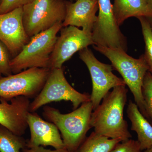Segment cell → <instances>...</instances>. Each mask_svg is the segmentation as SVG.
<instances>
[{"mask_svg":"<svg viewBox=\"0 0 152 152\" xmlns=\"http://www.w3.org/2000/svg\"><path fill=\"white\" fill-rule=\"evenodd\" d=\"M150 19H151V20L152 21V18H150ZM150 22H151V21H150ZM151 25H152V23H151Z\"/></svg>","mask_w":152,"mask_h":152,"instance_id":"27","label":"cell"},{"mask_svg":"<svg viewBox=\"0 0 152 152\" xmlns=\"http://www.w3.org/2000/svg\"><path fill=\"white\" fill-rule=\"evenodd\" d=\"M22 152H70L66 149H64L51 150L47 149L44 148L43 146H37L32 148H26L22 150Z\"/></svg>","mask_w":152,"mask_h":152,"instance_id":"24","label":"cell"},{"mask_svg":"<svg viewBox=\"0 0 152 152\" xmlns=\"http://www.w3.org/2000/svg\"><path fill=\"white\" fill-rule=\"evenodd\" d=\"M66 4L64 0H33L24 6L23 24L29 37L63 23L66 16Z\"/></svg>","mask_w":152,"mask_h":152,"instance_id":"5","label":"cell"},{"mask_svg":"<svg viewBox=\"0 0 152 152\" xmlns=\"http://www.w3.org/2000/svg\"><path fill=\"white\" fill-rule=\"evenodd\" d=\"M30 38L23 21V7L0 14V41L12 55H18Z\"/></svg>","mask_w":152,"mask_h":152,"instance_id":"11","label":"cell"},{"mask_svg":"<svg viewBox=\"0 0 152 152\" xmlns=\"http://www.w3.org/2000/svg\"><path fill=\"white\" fill-rule=\"evenodd\" d=\"M70 1H72L73 0H69Z\"/></svg>","mask_w":152,"mask_h":152,"instance_id":"30","label":"cell"},{"mask_svg":"<svg viewBox=\"0 0 152 152\" xmlns=\"http://www.w3.org/2000/svg\"><path fill=\"white\" fill-rule=\"evenodd\" d=\"M94 45L92 33L73 26L65 27L57 38L51 55L49 69L62 68L63 64L77 52Z\"/></svg>","mask_w":152,"mask_h":152,"instance_id":"10","label":"cell"},{"mask_svg":"<svg viewBox=\"0 0 152 152\" xmlns=\"http://www.w3.org/2000/svg\"><path fill=\"white\" fill-rule=\"evenodd\" d=\"M137 18L140 23L145 42L144 58L148 66V72L152 75V26L148 18L140 17Z\"/></svg>","mask_w":152,"mask_h":152,"instance_id":"19","label":"cell"},{"mask_svg":"<svg viewBox=\"0 0 152 152\" xmlns=\"http://www.w3.org/2000/svg\"><path fill=\"white\" fill-rule=\"evenodd\" d=\"M75 1H76V0H75Z\"/></svg>","mask_w":152,"mask_h":152,"instance_id":"31","label":"cell"},{"mask_svg":"<svg viewBox=\"0 0 152 152\" xmlns=\"http://www.w3.org/2000/svg\"><path fill=\"white\" fill-rule=\"evenodd\" d=\"M93 111L92 104L90 101L67 114L62 113L53 107L45 106L42 114L58 128L66 149L77 152L87 137V133L92 128L91 120Z\"/></svg>","mask_w":152,"mask_h":152,"instance_id":"2","label":"cell"},{"mask_svg":"<svg viewBox=\"0 0 152 152\" xmlns=\"http://www.w3.org/2000/svg\"><path fill=\"white\" fill-rule=\"evenodd\" d=\"M2 0H0V4H1V2Z\"/></svg>","mask_w":152,"mask_h":152,"instance_id":"28","label":"cell"},{"mask_svg":"<svg viewBox=\"0 0 152 152\" xmlns=\"http://www.w3.org/2000/svg\"><path fill=\"white\" fill-rule=\"evenodd\" d=\"M142 152H152V146L143 151Z\"/></svg>","mask_w":152,"mask_h":152,"instance_id":"26","label":"cell"},{"mask_svg":"<svg viewBox=\"0 0 152 152\" xmlns=\"http://www.w3.org/2000/svg\"><path fill=\"white\" fill-rule=\"evenodd\" d=\"M147 5L152 12V0H145Z\"/></svg>","mask_w":152,"mask_h":152,"instance_id":"25","label":"cell"},{"mask_svg":"<svg viewBox=\"0 0 152 152\" xmlns=\"http://www.w3.org/2000/svg\"><path fill=\"white\" fill-rule=\"evenodd\" d=\"M79 56L86 65L91 78L92 91L90 95L94 110L111 89L126 85L123 79L113 73L114 69L112 65L101 62L88 48L79 51Z\"/></svg>","mask_w":152,"mask_h":152,"instance_id":"8","label":"cell"},{"mask_svg":"<svg viewBox=\"0 0 152 152\" xmlns=\"http://www.w3.org/2000/svg\"><path fill=\"white\" fill-rule=\"evenodd\" d=\"M63 27V23H58L50 28L31 38L22 50L11 60L12 73L17 74L31 68L49 69L57 34Z\"/></svg>","mask_w":152,"mask_h":152,"instance_id":"4","label":"cell"},{"mask_svg":"<svg viewBox=\"0 0 152 152\" xmlns=\"http://www.w3.org/2000/svg\"><path fill=\"white\" fill-rule=\"evenodd\" d=\"M137 140L129 139L120 142L111 152H142Z\"/></svg>","mask_w":152,"mask_h":152,"instance_id":"22","label":"cell"},{"mask_svg":"<svg viewBox=\"0 0 152 152\" xmlns=\"http://www.w3.org/2000/svg\"><path fill=\"white\" fill-rule=\"evenodd\" d=\"M2 77L1 75H0V78H1Z\"/></svg>","mask_w":152,"mask_h":152,"instance_id":"29","label":"cell"},{"mask_svg":"<svg viewBox=\"0 0 152 152\" xmlns=\"http://www.w3.org/2000/svg\"><path fill=\"white\" fill-rule=\"evenodd\" d=\"M142 93L147 119L152 125V75L148 71L144 77Z\"/></svg>","mask_w":152,"mask_h":152,"instance_id":"20","label":"cell"},{"mask_svg":"<svg viewBox=\"0 0 152 152\" xmlns=\"http://www.w3.org/2000/svg\"><path fill=\"white\" fill-rule=\"evenodd\" d=\"M31 102L23 96L10 100L0 98V125L17 135L23 136L28 127L27 117Z\"/></svg>","mask_w":152,"mask_h":152,"instance_id":"12","label":"cell"},{"mask_svg":"<svg viewBox=\"0 0 152 152\" xmlns=\"http://www.w3.org/2000/svg\"><path fill=\"white\" fill-rule=\"evenodd\" d=\"M94 48L109 59L114 70L121 75L132 94L140 111L147 119L142 88L144 77L149 69L144 55L136 59L128 55L124 50L95 45Z\"/></svg>","mask_w":152,"mask_h":152,"instance_id":"3","label":"cell"},{"mask_svg":"<svg viewBox=\"0 0 152 152\" xmlns=\"http://www.w3.org/2000/svg\"><path fill=\"white\" fill-rule=\"evenodd\" d=\"M131 123V129L137 135L138 142L142 151L152 146V125L139 110L135 103L130 100L126 110Z\"/></svg>","mask_w":152,"mask_h":152,"instance_id":"15","label":"cell"},{"mask_svg":"<svg viewBox=\"0 0 152 152\" xmlns=\"http://www.w3.org/2000/svg\"><path fill=\"white\" fill-rule=\"evenodd\" d=\"M99 14L92 35L95 45L127 50L126 38L117 23L110 0H98Z\"/></svg>","mask_w":152,"mask_h":152,"instance_id":"9","label":"cell"},{"mask_svg":"<svg viewBox=\"0 0 152 152\" xmlns=\"http://www.w3.org/2000/svg\"><path fill=\"white\" fill-rule=\"evenodd\" d=\"M128 92L126 86L115 87L104 97L102 103L93 110L91 124L95 133L121 142L132 137L124 116Z\"/></svg>","mask_w":152,"mask_h":152,"instance_id":"1","label":"cell"},{"mask_svg":"<svg viewBox=\"0 0 152 152\" xmlns=\"http://www.w3.org/2000/svg\"><path fill=\"white\" fill-rule=\"evenodd\" d=\"M61 101H70L75 110L91 101V95L73 88L66 79L62 68L51 69L40 92L31 102L30 112H35L47 104Z\"/></svg>","mask_w":152,"mask_h":152,"instance_id":"6","label":"cell"},{"mask_svg":"<svg viewBox=\"0 0 152 152\" xmlns=\"http://www.w3.org/2000/svg\"><path fill=\"white\" fill-rule=\"evenodd\" d=\"M113 5L114 15L119 26L132 17L152 18V12L145 0H114Z\"/></svg>","mask_w":152,"mask_h":152,"instance_id":"16","label":"cell"},{"mask_svg":"<svg viewBox=\"0 0 152 152\" xmlns=\"http://www.w3.org/2000/svg\"><path fill=\"white\" fill-rule=\"evenodd\" d=\"M9 52L5 45L0 41V75L5 76L12 75Z\"/></svg>","mask_w":152,"mask_h":152,"instance_id":"21","label":"cell"},{"mask_svg":"<svg viewBox=\"0 0 152 152\" xmlns=\"http://www.w3.org/2000/svg\"><path fill=\"white\" fill-rule=\"evenodd\" d=\"M27 140L0 125V152H22L26 148Z\"/></svg>","mask_w":152,"mask_h":152,"instance_id":"18","label":"cell"},{"mask_svg":"<svg viewBox=\"0 0 152 152\" xmlns=\"http://www.w3.org/2000/svg\"><path fill=\"white\" fill-rule=\"evenodd\" d=\"M33 0H2L0 14L6 13L18 8L23 7Z\"/></svg>","mask_w":152,"mask_h":152,"instance_id":"23","label":"cell"},{"mask_svg":"<svg viewBox=\"0 0 152 152\" xmlns=\"http://www.w3.org/2000/svg\"><path fill=\"white\" fill-rule=\"evenodd\" d=\"M98 10V0H76L74 3L66 1L63 27L68 26L82 27L83 30L92 33Z\"/></svg>","mask_w":152,"mask_h":152,"instance_id":"14","label":"cell"},{"mask_svg":"<svg viewBox=\"0 0 152 152\" xmlns=\"http://www.w3.org/2000/svg\"><path fill=\"white\" fill-rule=\"evenodd\" d=\"M50 69L31 68L0 78V98L10 100L23 96L35 99L46 81Z\"/></svg>","mask_w":152,"mask_h":152,"instance_id":"7","label":"cell"},{"mask_svg":"<svg viewBox=\"0 0 152 152\" xmlns=\"http://www.w3.org/2000/svg\"><path fill=\"white\" fill-rule=\"evenodd\" d=\"M31 137L27 148L51 146L55 149H66L59 131L51 122L45 121L36 112H29L27 117Z\"/></svg>","mask_w":152,"mask_h":152,"instance_id":"13","label":"cell"},{"mask_svg":"<svg viewBox=\"0 0 152 152\" xmlns=\"http://www.w3.org/2000/svg\"><path fill=\"white\" fill-rule=\"evenodd\" d=\"M121 142L100 135L94 132L86 138L77 152H111Z\"/></svg>","mask_w":152,"mask_h":152,"instance_id":"17","label":"cell"}]
</instances>
